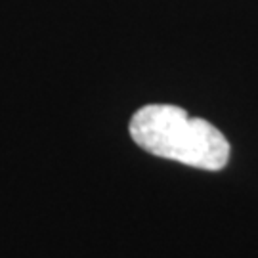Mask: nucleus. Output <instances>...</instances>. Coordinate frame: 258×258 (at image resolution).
I'll use <instances>...</instances> for the list:
<instances>
[{"mask_svg":"<svg viewBox=\"0 0 258 258\" xmlns=\"http://www.w3.org/2000/svg\"><path fill=\"white\" fill-rule=\"evenodd\" d=\"M128 130L140 148L161 159L203 170H222L230 161V144L220 130L176 105H144L130 119Z\"/></svg>","mask_w":258,"mask_h":258,"instance_id":"1","label":"nucleus"}]
</instances>
